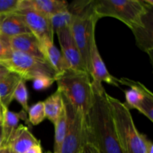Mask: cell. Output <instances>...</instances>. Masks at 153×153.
<instances>
[{
    "label": "cell",
    "mask_w": 153,
    "mask_h": 153,
    "mask_svg": "<svg viewBox=\"0 0 153 153\" xmlns=\"http://www.w3.org/2000/svg\"><path fill=\"white\" fill-rule=\"evenodd\" d=\"M92 86L93 102L85 115L87 141L100 153H123L107 92L102 85Z\"/></svg>",
    "instance_id": "6da1fadb"
},
{
    "label": "cell",
    "mask_w": 153,
    "mask_h": 153,
    "mask_svg": "<svg viewBox=\"0 0 153 153\" xmlns=\"http://www.w3.org/2000/svg\"><path fill=\"white\" fill-rule=\"evenodd\" d=\"M68 10L74 15L70 31L88 73L90 51L99 20L94 13L93 0L73 1L68 5Z\"/></svg>",
    "instance_id": "7a4b0ae2"
},
{
    "label": "cell",
    "mask_w": 153,
    "mask_h": 153,
    "mask_svg": "<svg viewBox=\"0 0 153 153\" xmlns=\"http://www.w3.org/2000/svg\"><path fill=\"white\" fill-rule=\"evenodd\" d=\"M94 13L99 19L110 16L119 19L131 30L142 23L143 16L153 8L152 0H93Z\"/></svg>",
    "instance_id": "3957f363"
},
{
    "label": "cell",
    "mask_w": 153,
    "mask_h": 153,
    "mask_svg": "<svg viewBox=\"0 0 153 153\" xmlns=\"http://www.w3.org/2000/svg\"><path fill=\"white\" fill-rule=\"evenodd\" d=\"M55 82L61 95L85 116L94 99L92 81L88 73L70 69L58 75Z\"/></svg>",
    "instance_id": "277c9868"
},
{
    "label": "cell",
    "mask_w": 153,
    "mask_h": 153,
    "mask_svg": "<svg viewBox=\"0 0 153 153\" xmlns=\"http://www.w3.org/2000/svg\"><path fill=\"white\" fill-rule=\"evenodd\" d=\"M111 107L117 134L118 141L123 153H146L142 133L135 126L130 110L123 102L107 94Z\"/></svg>",
    "instance_id": "5b68a950"
},
{
    "label": "cell",
    "mask_w": 153,
    "mask_h": 153,
    "mask_svg": "<svg viewBox=\"0 0 153 153\" xmlns=\"http://www.w3.org/2000/svg\"><path fill=\"white\" fill-rule=\"evenodd\" d=\"M0 64L25 81H33L41 76L56 79L58 76L56 72L45 60L16 51H12L8 59Z\"/></svg>",
    "instance_id": "8992f818"
},
{
    "label": "cell",
    "mask_w": 153,
    "mask_h": 153,
    "mask_svg": "<svg viewBox=\"0 0 153 153\" xmlns=\"http://www.w3.org/2000/svg\"><path fill=\"white\" fill-rule=\"evenodd\" d=\"M63 97L67 117L66 132L60 153H80L87 143L85 116Z\"/></svg>",
    "instance_id": "52a82bcc"
},
{
    "label": "cell",
    "mask_w": 153,
    "mask_h": 153,
    "mask_svg": "<svg viewBox=\"0 0 153 153\" xmlns=\"http://www.w3.org/2000/svg\"><path fill=\"white\" fill-rule=\"evenodd\" d=\"M25 22L30 32L41 43L46 40L53 41L54 31L50 19L31 9H19L16 11Z\"/></svg>",
    "instance_id": "ba28073f"
},
{
    "label": "cell",
    "mask_w": 153,
    "mask_h": 153,
    "mask_svg": "<svg viewBox=\"0 0 153 153\" xmlns=\"http://www.w3.org/2000/svg\"><path fill=\"white\" fill-rule=\"evenodd\" d=\"M61 46V52L69 68L75 71L87 72L82 55L72 35L70 28H65L56 33ZM89 74V73H88Z\"/></svg>",
    "instance_id": "9c48e42d"
},
{
    "label": "cell",
    "mask_w": 153,
    "mask_h": 153,
    "mask_svg": "<svg viewBox=\"0 0 153 153\" xmlns=\"http://www.w3.org/2000/svg\"><path fill=\"white\" fill-rule=\"evenodd\" d=\"M88 73L92 79V84L101 86L102 82H106L108 85L115 87H119L118 79L110 74L106 67L105 64L99 52L96 38L92 41L90 51L89 64H88Z\"/></svg>",
    "instance_id": "30bf717a"
},
{
    "label": "cell",
    "mask_w": 153,
    "mask_h": 153,
    "mask_svg": "<svg viewBox=\"0 0 153 153\" xmlns=\"http://www.w3.org/2000/svg\"><path fill=\"white\" fill-rule=\"evenodd\" d=\"M137 46L148 54L152 63L153 52V8L149 9L143 16L142 23L131 30Z\"/></svg>",
    "instance_id": "8fae6325"
},
{
    "label": "cell",
    "mask_w": 153,
    "mask_h": 153,
    "mask_svg": "<svg viewBox=\"0 0 153 153\" xmlns=\"http://www.w3.org/2000/svg\"><path fill=\"white\" fill-rule=\"evenodd\" d=\"M119 85H123L129 87L128 90H125L126 102L125 105L128 109H136L139 107L142 102L147 97L152 96V93L139 82L131 80L127 78L118 79Z\"/></svg>",
    "instance_id": "7c38bea8"
},
{
    "label": "cell",
    "mask_w": 153,
    "mask_h": 153,
    "mask_svg": "<svg viewBox=\"0 0 153 153\" xmlns=\"http://www.w3.org/2000/svg\"><path fill=\"white\" fill-rule=\"evenodd\" d=\"M68 2L64 0H19L18 10L31 9L50 17L55 13L68 8Z\"/></svg>",
    "instance_id": "4fadbf2b"
},
{
    "label": "cell",
    "mask_w": 153,
    "mask_h": 153,
    "mask_svg": "<svg viewBox=\"0 0 153 153\" xmlns=\"http://www.w3.org/2000/svg\"><path fill=\"white\" fill-rule=\"evenodd\" d=\"M8 43L12 51L45 60L40 49V43L31 33L11 37L8 39Z\"/></svg>",
    "instance_id": "5bb4252c"
},
{
    "label": "cell",
    "mask_w": 153,
    "mask_h": 153,
    "mask_svg": "<svg viewBox=\"0 0 153 153\" xmlns=\"http://www.w3.org/2000/svg\"><path fill=\"white\" fill-rule=\"evenodd\" d=\"M27 33L31 32L17 13L14 12L0 16V37L8 40Z\"/></svg>",
    "instance_id": "9a60e30c"
},
{
    "label": "cell",
    "mask_w": 153,
    "mask_h": 153,
    "mask_svg": "<svg viewBox=\"0 0 153 153\" xmlns=\"http://www.w3.org/2000/svg\"><path fill=\"white\" fill-rule=\"evenodd\" d=\"M40 143V140L31 134L28 127L19 125L6 147L15 153H25L31 147Z\"/></svg>",
    "instance_id": "2e32d148"
},
{
    "label": "cell",
    "mask_w": 153,
    "mask_h": 153,
    "mask_svg": "<svg viewBox=\"0 0 153 153\" xmlns=\"http://www.w3.org/2000/svg\"><path fill=\"white\" fill-rule=\"evenodd\" d=\"M1 108V126L2 129V147L7 146L9 140L19 126V120H25L26 113L21 111L19 113L11 111L7 107L0 105Z\"/></svg>",
    "instance_id": "e0dca14e"
},
{
    "label": "cell",
    "mask_w": 153,
    "mask_h": 153,
    "mask_svg": "<svg viewBox=\"0 0 153 153\" xmlns=\"http://www.w3.org/2000/svg\"><path fill=\"white\" fill-rule=\"evenodd\" d=\"M40 45L45 61L53 68L58 76L70 70L61 51L55 46L53 41L46 40Z\"/></svg>",
    "instance_id": "ac0fdd59"
},
{
    "label": "cell",
    "mask_w": 153,
    "mask_h": 153,
    "mask_svg": "<svg viewBox=\"0 0 153 153\" xmlns=\"http://www.w3.org/2000/svg\"><path fill=\"white\" fill-rule=\"evenodd\" d=\"M43 106L46 118L55 125L64 111V101L61 93L57 90L43 101Z\"/></svg>",
    "instance_id": "d6986e66"
},
{
    "label": "cell",
    "mask_w": 153,
    "mask_h": 153,
    "mask_svg": "<svg viewBox=\"0 0 153 153\" xmlns=\"http://www.w3.org/2000/svg\"><path fill=\"white\" fill-rule=\"evenodd\" d=\"M21 79L17 74L10 72L7 76L0 81V105L8 108L13 100L15 88Z\"/></svg>",
    "instance_id": "ffe728a7"
},
{
    "label": "cell",
    "mask_w": 153,
    "mask_h": 153,
    "mask_svg": "<svg viewBox=\"0 0 153 153\" xmlns=\"http://www.w3.org/2000/svg\"><path fill=\"white\" fill-rule=\"evenodd\" d=\"M54 34L65 28L71 27L72 23L74 19V15L68 10H62L58 13H55L49 17Z\"/></svg>",
    "instance_id": "44dd1931"
},
{
    "label": "cell",
    "mask_w": 153,
    "mask_h": 153,
    "mask_svg": "<svg viewBox=\"0 0 153 153\" xmlns=\"http://www.w3.org/2000/svg\"><path fill=\"white\" fill-rule=\"evenodd\" d=\"M55 126V142H54V153H60L63 140L66 132L67 126V117L65 109L60 117L54 125Z\"/></svg>",
    "instance_id": "7402d4cb"
},
{
    "label": "cell",
    "mask_w": 153,
    "mask_h": 153,
    "mask_svg": "<svg viewBox=\"0 0 153 153\" xmlns=\"http://www.w3.org/2000/svg\"><path fill=\"white\" fill-rule=\"evenodd\" d=\"M25 82L24 79H21L18 83L17 86L15 88V91L13 92V100H16L19 105L22 107V111L25 113H28V93L27 90Z\"/></svg>",
    "instance_id": "603a6c76"
},
{
    "label": "cell",
    "mask_w": 153,
    "mask_h": 153,
    "mask_svg": "<svg viewBox=\"0 0 153 153\" xmlns=\"http://www.w3.org/2000/svg\"><path fill=\"white\" fill-rule=\"evenodd\" d=\"M28 114V121L33 126H37L43 122L46 118L43 102H38L29 107Z\"/></svg>",
    "instance_id": "cb8c5ba5"
},
{
    "label": "cell",
    "mask_w": 153,
    "mask_h": 153,
    "mask_svg": "<svg viewBox=\"0 0 153 153\" xmlns=\"http://www.w3.org/2000/svg\"><path fill=\"white\" fill-rule=\"evenodd\" d=\"M19 0H0V16L16 12Z\"/></svg>",
    "instance_id": "d4e9b609"
},
{
    "label": "cell",
    "mask_w": 153,
    "mask_h": 153,
    "mask_svg": "<svg viewBox=\"0 0 153 153\" xmlns=\"http://www.w3.org/2000/svg\"><path fill=\"white\" fill-rule=\"evenodd\" d=\"M55 82V79L46 76H41V77L36 78L33 80V88L36 91H43V90L47 89L49 87L52 86V84Z\"/></svg>",
    "instance_id": "484cf974"
},
{
    "label": "cell",
    "mask_w": 153,
    "mask_h": 153,
    "mask_svg": "<svg viewBox=\"0 0 153 153\" xmlns=\"http://www.w3.org/2000/svg\"><path fill=\"white\" fill-rule=\"evenodd\" d=\"M11 49L8 43V40L0 37V63L8 59L11 54Z\"/></svg>",
    "instance_id": "4316f807"
},
{
    "label": "cell",
    "mask_w": 153,
    "mask_h": 153,
    "mask_svg": "<svg viewBox=\"0 0 153 153\" xmlns=\"http://www.w3.org/2000/svg\"><path fill=\"white\" fill-rule=\"evenodd\" d=\"M143 137V142H144L145 145V150H146V153H153V143L152 142L149 140L147 137L146 134H142Z\"/></svg>",
    "instance_id": "83f0119b"
},
{
    "label": "cell",
    "mask_w": 153,
    "mask_h": 153,
    "mask_svg": "<svg viewBox=\"0 0 153 153\" xmlns=\"http://www.w3.org/2000/svg\"><path fill=\"white\" fill-rule=\"evenodd\" d=\"M80 153H100L99 151L91 143L87 142L82 148Z\"/></svg>",
    "instance_id": "f1b7e54d"
},
{
    "label": "cell",
    "mask_w": 153,
    "mask_h": 153,
    "mask_svg": "<svg viewBox=\"0 0 153 153\" xmlns=\"http://www.w3.org/2000/svg\"><path fill=\"white\" fill-rule=\"evenodd\" d=\"M25 153H43L41 144L40 143V144H37L32 146V147L30 148V149H28V150H27Z\"/></svg>",
    "instance_id": "f546056e"
},
{
    "label": "cell",
    "mask_w": 153,
    "mask_h": 153,
    "mask_svg": "<svg viewBox=\"0 0 153 153\" xmlns=\"http://www.w3.org/2000/svg\"><path fill=\"white\" fill-rule=\"evenodd\" d=\"M10 73V71L6 68L4 66L1 65L0 64V81L2 80L5 76H7V75Z\"/></svg>",
    "instance_id": "4dcf8cb0"
},
{
    "label": "cell",
    "mask_w": 153,
    "mask_h": 153,
    "mask_svg": "<svg viewBox=\"0 0 153 153\" xmlns=\"http://www.w3.org/2000/svg\"><path fill=\"white\" fill-rule=\"evenodd\" d=\"M2 147V129H1V121H0V148Z\"/></svg>",
    "instance_id": "1f68e13d"
},
{
    "label": "cell",
    "mask_w": 153,
    "mask_h": 153,
    "mask_svg": "<svg viewBox=\"0 0 153 153\" xmlns=\"http://www.w3.org/2000/svg\"><path fill=\"white\" fill-rule=\"evenodd\" d=\"M0 153H6V148L5 147L0 148Z\"/></svg>",
    "instance_id": "d6a6232c"
},
{
    "label": "cell",
    "mask_w": 153,
    "mask_h": 153,
    "mask_svg": "<svg viewBox=\"0 0 153 153\" xmlns=\"http://www.w3.org/2000/svg\"><path fill=\"white\" fill-rule=\"evenodd\" d=\"M5 148H6V153H15V152H13L12 150H10L9 148H7V147H5Z\"/></svg>",
    "instance_id": "836d02e7"
},
{
    "label": "cell",
    "mask_w": 153,
    "mask_h": 153,
    "mask_svg": "<svg viewBox=\"0 0 153 153\" xmlns=\"http://www.w3.org/2000/svg\"><path fill=\"white\" fill-rule=\"evenodd\" d=\"M0 121H1V108H0Z\"/></svg>",
    "instance_id": "e575fe53"
},
{
    "label": "cell",
    "mask_w": 153,
    "mask_h": 153,
    "mask_svg": "<svg viewBox=\"0 0 153 153\" xmlns=\"http://www.w3.org/2000/svg\"><path fill=\"white\" fill-rule=\"evenodd\" d=\"M47 153H52V152H47ZM52 153H54V152H52Z\"/></svg>",
    "instance_id": "d590c367"
}]
</instances>
